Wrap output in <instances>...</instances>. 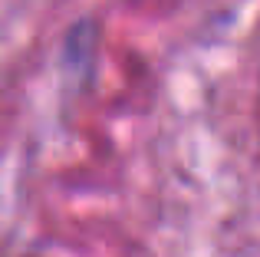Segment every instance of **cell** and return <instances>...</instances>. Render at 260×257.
Returning a JSON list of instances; mask_svg holds the SVG:
<instances>
[{
  "label": "cell",
  "mask_w": 260,
  "mask_h": 257,
  "mask_svg": "<svg viewBox=\"0 0 260 257\" xmlns=\"http://www.w3.org/2000/svg\"><path fill=\"white\" fill-rule=\"evenodd\" d=\"M99 56V23L92 17H79L59 40V79L66 89H83L95 73Z\"/></svg>",
  "instance_id": "1"
}]
</instances>
